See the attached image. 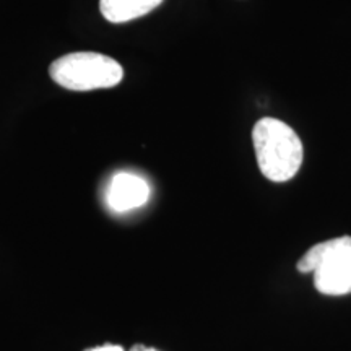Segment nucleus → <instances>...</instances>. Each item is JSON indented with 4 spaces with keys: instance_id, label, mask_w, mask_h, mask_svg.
Returning <instances> with one entry per match:
<instances>
[{
    "instance_id": "nucleus-1",
    "label": "nucleus",
    "mask_w": 351,
    "mask_h": 351,
    "mask_svg": "<svg viewBox=\"0 0 351 351\" xmlns=\"http://www.w3.org/2000/svg\"><path fill=\"white\" fill-rule=\"evenodd\" d=\"M252 143L261 173L269 181L287 182L302 165V142L283 121L263 117L254 125Z\"/></svg>"
},
{
    "instance_id": "nucleus-2",
    "label": "nucleus",
    "mask_w": 351,
    "mask_h": 351,
    "mask_svg": "<svg viewBox=\"0 0 351 351\" xmlns=\"http://www.w3.org/2000/svg\"><path fill=\"white\" fill-rule=\"evenodd\" d=\"M301 274L314 275V287L327 296L351 293V236L313 245L296 263Z\"/></svg>"
},
{
    "instance_id": "nucleus-3",
    "label": "nucleus",
    "mask_w": 351,
    "mask_h": 351,
    "mask_svg": "<svg viewBox=\"0 0 351 351\" xmlns=\"http://www.w3.org/2000/svg\"><path fill=\"white\" fill-rule=\"evenodd\" d=\"M49 75L70 91H91L119 85L124 70L117 60L98 52H72L54 60Z\"/></svg>"
},
{
    "instance_id": "nucleus-4",
    "label": "nucleus",
    "mask_w": 351,
    "mask_h": 351,
    "mask_svg": "<svg viewBox=\"0 0 351 351\" xmlns=\"http://www.w3.org/2000/svg\"><path fill=\"white\" fill-rule=\"evenodd\" d=\"M150 187L145 179L132 173H119L112 178L108 187L106 202L114 212H129L147 204Z\"/></svg>"
},
{
    "instance_id": "nucleus-5",
    "label": "nucleus",
    "mask_w": 351,
    "mask_h": 351,
    "mask_svg": "<svg viewBox=\"0 0 351 351\" xmlns=\"http://www.w3.org/2000/svg\"><path fill=\"white\" fill-rule=\"evenodd\" d=\"M163 0H99V10L111 23H125L148 15Z\"/></svg>"
},
{
    "instance_id": "nucleus-6",
    "label": "nucleus",
    "mask_w": 351,
    "mask_h": 351,
    "mask_svg": "<svg viewBox=\"0 0 351 351\" xmlns=\"http://www.w3.org/2000/svg\"><path fill=\"white\" fill-rule=\"evenodd\" d=\"M85 351H124V348L119 345H104V346H98V348H91Z\"/></svg>"
},
{
    "instance_id": "nucleus-7",
    "label": "nucleus",
    "mask_w": 351,
    "mask_h": 351,
    "mask_svg": "<svg viewBox=\"0 0 351 351\" xmlns=\"http://www.w3.org/2000/svg\"><path fill=\"white\" fill-rule=\"evenodd\" d=\"M130 351H158L156 348H148V346L145 345H134L130 348Z\"/></svg>"
}]
</instances>
